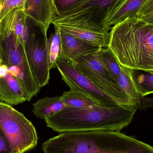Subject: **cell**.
I'll use <instances>...</instances> for the list:
<instances>
[{"label": "cell", "mask_w": 153, "mask_h": 153, "mask_svg": "<svg viewBox=\"0 0 153 153\" xmlns=\"http://www.w3.org/2000/svg\"><path fill=\"white\" fill-rule=\"evenodd\" d=\"M80 1V0H54L59 15L60 13L65 11Z\"/></svg>", "instance_id": "7402d4cb"}, {"label": "cell", "mask_w": 153, "mask_h": 153, "mask_svg": "<svg viewBox=\"0 0 153 153\" xmlns=\"http://www.w3.org/2000/svg\"><path fill=\"white\" fill-rule=\"evenodd\" d=\"M94 54L103 67L118 82L121 73V65L110 48H100Z\"/></svg>", "instance_id": "e0dca14e"}, {"label": "cell", "mask_w": 153, "mask_h": 153, "mask_svg": "<svg viewBox=\"0 0 153 153\" xmlns=\"http://www.w3.org/2000/svg\"><path fill=\"white\" fill-rule=\"evenodd\" d=\"M54 27V33L51 35L49 38H48V64L50 71L56 67V62L62 56L60 30L57 27Z\"/></svg>", "instance_id": "ffe728a7"}, {"label": "cell", "mask_w": 153, "mask_h": 153, "mask_svg": "<svg viewBox=\"0 0 153 153\" xmlns=\"http://www.w3.org/2000/svg\"><path fill=\"white\" fill-rule=\"evenodd\" d=\"M26 0H0V21L15 9L24 10Z\"/></svg>", "instance_id": "44dd1931"}, {"label": "cell", "mask_w": 153, "mask_h": 153, "mask_svg": "<svg viewBox=\"0 0 153 153\" xmlns=\"http://www.w3.org/2000/svg\"><path fill=\"white\" fill-rule=\"evenodd\" d=\"M11 151L9 142L0 129V153H11Z\"/></svg>", "instance_id": "cb8c5ba5"}, {"label": "cell", "mask_w": 153, "mask_h": 153, "mask_svg": "<svg viewBox=\"0 0 153 153\" xmlns=\"http://www.w3.org/2000/svg\"><path fill=\"white\" fill-rule=\"evenodd\" d=\"M59 30L62 45L61 57L64 59L74 62L80 57L94 53L101 48L92 45L60 29Z\"/></svg>", "instance_id": "4fadbf2b"}, {"label": "cell", "mask_w": 153, "mask_h": 153, "mask_svg": "<svg viewBox=\"0 0 153 153\" xmlns=\"http://www.w3.org/2000/svg\"><path fill=\"white\" fill-rule=\"evenodd\" d=\"M56 67L63 81L71 90L79 91L101 102L105 107L120 105L115 100L97 87L76 67L74 62L60 57Z\"/></svg>", "instance_id": "9c48e42d"}, {"label": "cell", "mask_w": 153, "mask_h": 153, "mask_svg": "<svg viewBox=\"0 0 153 153\" xmlns=\"http://www.w3.org/2000/svg\"><path fill=\"white\" fill-rule=\"evenodd\" d=\"M94 53L80 57L74 63L98 88L113 98L120 105L133 106L117 81L103 67Z\"/></svg>", "instance_id": "ba28073f"}, {"label": "cell", "mask_w": 153, "mask_h": 153, "mask_svg": "<svg viewBox=\"0 0 153 153\" xmlns=\"http://www.w3.org/2000/svg\"><path fill=\"white\" fill-rule=\"evenodd\" d=\"M149 108H153V98L141 96L139 103L135 107L136 109L141 110Z\"/></svg>", "instance_id": "d4e9b609"}, {"label": "cell", "mask_w": 153, "mask_h": 153, "mask_svg": "<svg viewBox=\"0 0 153 153\" xmlns=\"http://www.w3.org/2000/svg\"><path fill=\"white\" fill-rule=\"evenodd\" d=\"M44 153H142L139 140L112 131L61 133L43 143Z\"/></svg>", "instance_id": "3957f363"}, {"label": "cell", "mask_w": 153, "mask_h": 153, "mask_svg": "<svg viewBox=\"0 0 153 153\" xmlns=\"http://www.w3.org/2000/svg\"><path fill=\"white\" fill-rule=\"evenodd\" d=\"M118 82L123 91L131 101L133 106L135 108L139 103L142 96L136 88L131 76L130 69L121 66V73Z\"/></svg>", "instance_id": "ac0fdd59"}, {"label": "cell", "mask_w": 153, "mask_h": 153, "mask_svg": "<svg viewBox=\"0 0 153 153\" xmlns=\"http://www.w3.org/2000/svg\"><path fill=\"white\" fill-rule=\"evenodd\" d=\"M146 0H116L108 11L104 21L106 30L127 18L137 16Z\"/></svg>", "instance_id": "7c38bea8"}, {"label": "cell", "mask_w": 153, "mask_h": 153, "mask_svg": "<svg viewBox=\"0 0 153 153\" xmlns=\"http://www.w3.org/2000/svg\"><path fill=\"white\" fill-rule=\"evenodd\" d=\"M1 64H2L1 61V59H0V65H1Z\"/></svg>", "instance_id": "4316f807"}, {"label": "cell", "mask_w": 153, "mask_h": 153, "mask_svg": "<svg viewBox=\"0 0 153 153\" xmlns=\"http://www.w3.org/2000/svg\"><path fill=\"white\" fill-rule=\"evenodd\" d=\"M61 99L66 106L78 108L93 105L102 106L100 102L89 95L82 92L71 89L70 91L64 92L61 96Z\"/></svg>", "instance_id": "2e32d148"}, {"label": "cell", "mask_w": 153, "mask_h": 153, "mask_svg": "<svg viewBox=\"0 0 153 153\" xmlns=\"http://www.w3.org/2000/svg\"><path fill=\"white\" fill-rule=\"evenodd\" d=\"M24 11L27 16L41 25L47 32L59 15L54 0H26Z\"/></svg>", "instance_id": "8fae6325"}, {"label": "cell", "mask_w": 153, "mask_h": 153, "mask_svg": "<svg viewBox=\"0 0 153 153\" xmlns=\"http://www.w3.org/2000/svg\"><path fill=\"white\" fill-rule=\"evenodd\" d=\"M16 10L0 21V59L31 99L40 89L33 78L27 60L25 40L15 30Z\"/></svg>", "instance_id": "277c9868"}, {"label": "cell", "mask_w": 153, "mask_h": 153, "mask_svg": "<svg viewBox=\"0 0 153 153\" xmlns=\"http://www.w3.org/2000/svg\"><path fill=\"white\" fill-rule=\"evenodd\" d=\"M108 47L121 66L153 73V24L126 19L111 28Z\"/></svg>", "instance_id": "7a4b0ae2"}, {"label": "cell", "mask_w": 153, "mask_h": 153, "mask_svg": "<svg viewBox=\"0 0 153 153\" xmlns=\"http://www.w3.org/2000/svg\"><path fill=\"white\" fill-rule=\"evenodd\" d=\"M53 26L92 45L101 48H106L108 46L110 32L106 33L82 28L66 24H58Z\"/></svg>", "instance_id": "5bb4252c"}, {"label": "cell", "mask_w": 153, "mask_h": 153, "mask_svg": "<svg viewBox=\"0 0 153 153\" xmlns=\"http://www.w3.org/2000/svg\"><path fill=\"white\" fill-rule=\"evenodd\" d=\"M137 110L134 106L93 105L78 108L66 106L45 120L48 127L61 134L70 132H120L130 125Z\"/></svg>", "instance_id": "6da1fadb"}, {"label": "cell", "mask_w": 153, "mask_h": 153, "mask_svg": "<svg viewBox=\"0 0 153 153\" xmlns=\"http://www.w3.org/2000/svg\"><path fill=\"white\" fill-rule=\"evenodd\" d=\"M153 13V0H146L137 13V16L142 19Z\"/></svg>", "instance_id": "603a6c76"}, {"label": "cell", "mask_w": 153, "mask_h": 153, "mask_svg": "<svg viewBox=\"0 0 153 153\" xmlns=\"http://www.w3.org/2000/svg\"><path fill=\"white\" fill-rule=\"evenodd\" d=\"M116 0H80L60 13L53 25L66 24L82 28L109 33L104 26L108 11Z\"/></svg>", "instance_id": "8992f818"}, {"label": "cell", "mask_w": 153, "mask_h": 153, "mask_svg": "<svg viewBox=\"0 0 153 153\" xmlns=\"http://www.w3.org/2000/svg\"><path fill=\"white\" fill-rule=\"evenodd\" d=\"M0 129L10 145L11 153H26L37 145V133L32 122L12 105L1 101Z\"/></svg>", "instance_id": "5b68a950"}, {"label": "cell", "mask_w": 153, "mask_h": 153, "mask_svg": "<svg viewBox=\"0 0 153 153\" xmlns=\"http://www.w3.org/2000/svg\"><path fill=\"white\" fill-rule=\"evenodd\" d=\"M141 19L144 21L146 22V23L153 24V13L149 14V15H147V16L142 18Z\"/></svg>", "instance_id": "484cf974"}, {"label": "cell", "mask_w": 153, "mask_h": 153, "mask_svg": "<svg viewBox=\"0 0 153 153\" xmlns=\"http://www.w3.org/2000/svg\"><path fill=\"white\" fill-rule=\"evenodd\" d=\"M30 100L7 66L3 64L1 65L0 101L9 105H17Z\"/></svg>", "instance_id": "30bf717a"}, {"label": "cell", "mask_w": 153, "mask_h": 153, "mask_svg": "<svg viewBox=\"0 0 153 153\" xmlns=\"http://www.w3.org/2000/svg\"><path fill=\"white\" fill-rule=\"evenodd\" d=\"M130 70L133 82L140 95L145 97L153 93V73Z\"/></svg>", "instance_id": "d6986e66"}, {"label": "cell", "mask_w": 153, "mask_h": 153, "mask_svg": "<svg viewBox=\"0 0 153 153\" xmlns=\"http://www.w3.org/2000/svg\"><path fill=\"white\" fill-rule=\"evenodd\" d=\"M25 50L32 76L41 89L48 84L50 79L47 32L28 17Z\"/></svg>", "instance_id": "52a82bcc"}, {"label": "cell", "mask_w": 153, "mask_h": 153, "mask_svg": "<svg viewBox=\"0 0 153 153\" xmlns=\"http://www.w3.org/2000/svg\"><path fill=\"white\" fill-rule=\"evenodd\" d=\"M66 107L61 96L45 97L33 104L32 112L39 118L45 120Z\"/></svg>", "instance_id": "9a60e30c"}]
</instances>
